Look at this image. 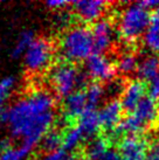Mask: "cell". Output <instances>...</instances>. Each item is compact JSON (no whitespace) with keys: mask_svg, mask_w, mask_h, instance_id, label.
Segmentation results:
<instances>
[{"mask_svg":"<svg viewBox=\"0 0 159 160\" xmlns=\"http://www.w3.org/2000/svg\"><path fill=\"white\" fill-rule=\"evenodd\" d=\"M55 120V98L46 90H34L17 98L5 108L0 122L11 138L34 148Z\"/></svg>","mask_w":159,"mask_h":160,"instance_id":"6da1fadb","label":"cell"},{"mask_svg":"<svg viewBox=\"0 0 159 160\" xmlns=\"http://www.w3.org/2000/svg\"><path fill=\"white\" fill-rule=\"evenodd\" d=\"M59 53L66 62H85L94 54L90 28L84 25H76L63 31L59 41Z\"/></svg>","mask_w":159,"mask_h":160,"instance_id":"7a4b0ae2","label":"cell"},{"mask_svg":"<svg viewBox=\"0 0 159 160\" xmlns=\"http://www.w3.org/2000/svg\"><path fill=\"white\" fill-rule=\"evenodd\" d=\"M89 76L74 63L66 61L54 64L49 70V82L59 98L64 99L76 90H84L89 84Z\"/></svg>","mask_w":159,"mask_h":160,"instance_id":"3957f363","label":"cell"},{"mask_svg":"<svg viewBox=\"0 0 159 160\" xmlns=\"http://www.w3.org/2000/svg\"><path fill=\"white\" fill-rule=\"evenodd\" d=\"M151 25V15L149 11L138 4L129 6L119 17L118 33L126 42H135L141 35H145Z\"/></svg>","mask_w":159,"mask_h":160,"instance_id":"277c9868","label":"cell"},{"mask_svg":"<svg viewBox=\"0 0 159 160\" xmlns=\"http://www.w3.org/2000/svg\"><path fill=\"white\" fill-rule=\"evenodd\" d=\"M159 120V108L155 99L146 96L143 98L136 110L125 117L124 130L129 134H138L145 129L157 124Z\"/></svg>","mask_w":159,"mask_h":160,"instance_id":"5b68a950","label":"cell"},{"mask_svg":"<svg viewBox=\"0 0 159 160\" xmlns=\"http://www.w3.org/2000/svg\"><path fill=\"white\" fill-rule=\"evenodd\" d=\"M53 58V47L47 39L36 38L22 56L23 66L29 72H40L47 69Z\"/></svg>","mask_w":159,"mask_h":160,"instance_id":"8992f818","label":"cell"},{"mask_svg":"<svg viewBox=\"0 0 159 160\" xmlns=\"http://www.w3.org/2000/svg\"><path fill=\"white\" fill-rule=\"evenodd\" d=\"M116 66L108 60L104 54L94 53L85 61V72L89 78L94 80V82H108L115 77Z\"/></svg>","mask_w":159,"mask_h":160,"instance_id":"52a82bcc","label":"cell"},{"mask_svg":"<svg viewBox=\"0 0 159 160\" xmlns=\"http://www.w3.org/2000/svg\"><path fill=\"white\" fill-rule=\"evenodd\" d=\"M150 144L141 136H126L118 142V152L123 160H146Z\"/></svg>","mask_w":159,"mask_h":160,"instance_id":"ba28073f","label":"cell"},{"mask_svg":"<svg viewBox=\"0 0 159 160\" xmlns=\"http://www.w3.org/2000/svg\"><path fill=\"white\" fill-rule=\"evenodd\" d=\"M106 2L102 0H80L71 2V11L85 23H95L101 20L106 9Z\"/></svg>","mask_w":159,"mask_h":160,"instance_id":"9c48e42d","label":"cell"},{"mask_svg":"<svg viewBox=\"0 0 159 160\" xmlns=\"http://www.w3.org/2000/svg\"><path fill=\"white\" fill-rule=\"evenodd\" d=\"M94 42V53L103 54L110 48L114 40V27L112 23L106 20L101 19L93 23L90 28Z\"/></svg>","mask_w":159,"mask_h":160,"instance_id":"30bf717a","label":"cell"},{"mask_svg":"<svg viewBox=\"0 0 159 160\" xmlns=\"http://www.w3.org/2000/svg\"><path fill=\"white\" fill-rule=\"evenodd\" d=\"M146 90H147V84L141 80L132 81L128 83L121 97V104L123 107L124 112H126L128 115L132 113L138 107V104L145 97Z\"/></svg>","mask_w":159,"mask_h":160,"instance_id":"8fae6325","label":"cell"},{"mask_svg":"<svg viewBox=\"0 0 159 160\" xmlns=\"http://www.w3.org/2000/svg\"><path fill=\"white\" fill-rule=\"evenodd\" d=\"M123 112V107L118 99H111L106 104H104L98 111L102 130L111 133L123 120L122 118Z\"/></svg>","mask_w":159,"mask_h":160,"instance_id":"7c38bea8","label":"cell"},{"mask_svg":"<svg viewBox=\"0 0 159 160\" xmlns=\"http://www.w3.org/2000/svg\"><path fill=\"white\" fill-rule=\"evenodd\" d=\"M88 107L84 90H76L75 92L63 99V118L67 122L79 119Z\"/></svg>","mask_w":159,"mask_h":160,"instance_id":"4fadbf2b","label":"cell"},{"mask_svg":"<svg viewBox=\"0 0 159 160\" xmlns=\"http://www.w3.org/2000/svg\"><path fill=\"white\" fill-rule=\"evenodd\" d=\"M77 126L82 131L85 139H94L97 137L100 130L102 129L97 110L95 108L88 107V109L77 119Z\"/></svg>","mask_w":159,"mask_h":160,"instance_id":"5bb4252c","label":"cell"},{"mask_svg":"<svg viewBox=\"0 0 159 160\" xmlns=\"http://www.w3.org/2000/svg\"><path fill=\"white\" fill-rule=\"evenodd\" d=\"M138 76L141 81H153L159 76V58L157 56H149L143 60L137 67Z\"/></svg>","mask_w":159,"mask_h":160,"instance_id":"9a60e30c","label":"cell"},{"mask_svg":"<svg viewBox=\"0 0 159 160\" xmlns=\"http://www.w3.org/2000/svg\"><path fill=\"white\" fill-rule=\"evenodd\" d=\"M84 139V136L82 131L79 129L77 125H73L70 128L66 129L63 138H62V150H64L68 153L74 152L77 147L82 144Z\"/></svg>","mask_w":159,"mask_h":160,"instance_id":"2e32d148","label":"cell"},{"mask_svg":"<svg viewBox=\"0 0 159 160\" xmlns=\"http://www.w3.org/2000/svg\"><path fill=\"white\" fill-rule=\"evenodd\" d=\"M110 148V140L104 137H96L91 139L85 147V158L88 160H96L103 156Z\"/></svg>","mask_w":159,"mask_h":160,"instance_id":"e0dca14e","label":"cell"},{"mask_svg":"<svg viewBox=\"0 0 159 160\" xmlns=\"http://www.w3.org/2000/svg\"><path fill=\"white\" fill-rule=\"evenodd\" d=\"M36 38L34 35L33 31H23L21 32L18 36V40L14 43V47L12 49V58H21L25 55V53L27 52V49L29 48V46L33 43V41L35 40Z\"/></svg>","mask_w":159,"mask_h":160,"instance_id":"ac0fdd59","label":"cell"},{"mask_svg":"<svg viewBox=\"0 0 159 160\" xmlns=\"http://www.w3.org/2000/svg\"><path fill=\"white\" fill-rule=\"evenodd\" d=\"M88 105L90 108H97V105L102 102V99L105 95V89L100 82H90L87 88L84 89Z\"/></svg>","mask_w":159,"mask_h":160,"instance_id":"d6986e66","label":"cell"},{"mask_svg":"<svg viewBox=\"0 0 159 160\" xmlns=\"http://www.w3.org/2000/svg\"><path fill=\"white\" fill-rule=\"evenodd\" d=\"M62 138H63V134L60 133L58 130H49L48 132L44 134V137L42 138V140L40 142V146L42 147L44 153L61 150Z\"/></svg>","mask_w":159,"mask_h":160,"instance_id":"ffe728a7","label":"cell"},{"mask_svg":"<svg viewBox=\"0 0 159 160\" xmlns=\"http://www.w3.org/2000/svg\"><path fill=\"white\" fill-rule=\"evenodd\" d=\"M33 148L20 144L19 146H12L0 151V160H26L31 156Z\"/></svg>","mask_w":159,"mask_h":160,"instance_id":"44dd1931","label":"cell"},{"mask_svg":"<svg viewBox=\"0 0 159 160\" xmlns=\"http://www.w3.org/2000/svg\"><path fill=\"white\" fill-rule=\"evenodd\" d=\"M17 84V80L13 76H6L4 78L0 80V117L4 112V103L6 98L8 97L11 92L13 91Z\"/></svg>","mask_w":159,"mask_h":160,"instance_id":"7402d4cb","label":"cell"},{"mask_svg":"<svg viewBox=\"0 0 159 160\" xmlns=\"http://www.w3.org/2000/svg\"><path fill=\"white\" fill-rule=\"evenodd\" d=\"M144 41L150 50L159 53V22H151L144 35Z\"/></svg>","mask_w":159,"mask_h":160,"instance_id":"603a6c76","label":"cell"},{"mask_svg":"<svg viewBox=\"0 0 159 160\" xmlns=\"http://www.w3.org/2000/svg\"><path fill=\"white\" fill-rule=\"evenodd\" d=\"M137 60L132 54H123L116 63V69L122 74H130L137 68Z\"/></svg>","mask_w":159,"mask_h":160,"instance_id":"cb8c5ba5","label":"cell"},{"mask_svg":"<svg viewBox=\"0 0 159 160\" xmlns=\"http://www.w3.org/2000/svg\"><path fill=\"white\" fill-rule=\"evenodd\" d=\"M70 23H71V14L67 9L60 11L54 17V25L59 29H64V31H67L68 28L71 27Z\"/></svg>","mask_w":159,"mask_h":160,"instance_id":"d4e9b609","label":"cell"},{"mask_svg":"<svg viewBox=\"0 0 159 160\" xmlns=\"http://www.w3.org/2000/svg\"><path fill=\"white\" fill-rule=\"evenodd\" d=\"M38 160H79L73 153H68L64 150H58L54 152L44 153Z\"/></svg>","mask_w":159,"mask_h":160,"instance_id":"484cf974","label":"cell"},{"mask_svg":"<svg viewBox=\"0 0 159 160\" xmlns=\"http://www.w3.org/2000/svg\"><path fill=\"white\" fill-rule=\"evenodd\" d=\"M71 2H73V1H66V0H49V1H47L44 5H46L49 9L60 12V11L67 9V7L71 6Z\"/></svg>","mask_w":159,"mask_h":160,"instance_id":"4316f807","label":"cell"},{"mask_svg":"<svg viewBox=\"0 0 159 160\" xmlns=\"http://www.w3.org/2000/svg\"><path fill=\"white\" fill-rule=\"evenodd\" d=\"M147 91H149V97L152 99H159V76L153 81H151L150 84L147 85Z\"/></svg>","mask_w":159,"mask_h":160,"instance_id":"83f0119b","label":"cell"},{"mask_svg":"<svg viewBox=\"0 0 159 160\" xmlns=\"http://www.w3.org/2000/svg\"><path fill=\"white\" fill-rule=\"evenodd\" d=\"M96 160H123V159H122V157H121L118 151L112 150V148H109L103 156H101Z\"/></svg>","mask_w":159,"mask_h":160,"instance_id":"f1b7e54d","label":"cell"},{"mask_svg":"<svg viewBox=\"0 0 159 160\" xmlns=\"http://www.w3.org/2000/svg\"><path fill=\"white\" fill-rule=\"evenodd\" d=\"M139 6H141L143 8H145L146 11L149 9H153L159 7V1H155V0H146V1H141V2H137Z\"/></svg>","mask_w":159,"mask_h":160,"instance_id":"f546056e","label":"cell"},{"mask_svg":"<svg viewBox=\"0 0 159 160\" xmlns=\"http://www.w3.org/2000/svg\"><path fill=\"white\" fill-rule=\"evenodd\" d=\"M149 154L159 157V137L156 138L155 140L150 144V152H149Z\"/></svg>","mask_w":159,"mask_h":160,"instance_id":"4dcf8cb0","label":"cell"},{"mask_svg":"<svg viewBox=\"0 0 159 160\" xmlns=\"http://www.w3.org/2000/svg\"><path fill=\"white\" fill-rule=\"evenodd\" d=\"M146 160H159V157H156V156H152V154H149L147 157V159Z\"/></svg>","mask_w":159,"mask_h":160,"instance_id":"1f68e13d","label":"cell"}]
</instances>
